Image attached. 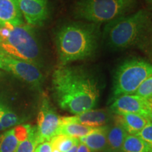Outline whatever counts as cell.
I'll use <instances>...</instances> for the list:
<instances>
[{
	"label": "cell",
	"mask_w": 152,
	"mask_h": 152,
	"mask_svg": "<svg viewBox=\"0 0 152 152\" xmlns=\"http://www.w3.org/2000/svg\"><path fill=\"white\" fill-rule=\"evenodd\" d=\"M77 152H92L91 150L87 147L85 144L81 142H79L78 145H77Z\"/></svg>",
	"instance_id": "4316f807"
},
{
	"label": "cell",
	"mask_w": 152,
	"mask_h": 152,
	"mask_svg": "<svg viewBox=\"0 0 152 152\" xmlns=\"http://www.w3.org/2000/svg\"><path fill=\"white\" fill-rule=\"evenodd\" d=\"M30 125H18L0 135V152H16L19 144L29 135Z\"/></svg>",
	"instance_id": "7c38bea8"
},
{
	"label": "cell",
	"mask_w": 152,
	"mask_h": 152,
	"mask_svg": "<svg viewBox=\"0 0 152 152\" xmlns=\"http://www.w3.org/2000/svg\"><path fill=\"white\" fill-rule=\"evenodd\" d=\"M0 42H1V40H0Z\"/></svg>",
	"instance_id": "e575fe53"
},
{
	"label": "cell",
	"mask_w": 152,
	"mask_h": 152,
	"mask_svg": "<svg viewBox=\"0 0 152 152\" xmlns=\"http://www.w3.org/2000/svg\"><path fill=\"white\" fill-rule=\"evenodd\" d=\"M122 152H152V147L137 134H128L123 142Z\"/></svg>",
	"instance_id": "ac0fdd59"
},
{
	"label": "cell",
	"mask_w": 152,
	"mask_h": 152,
	"mask_svg": "<svg viewBox=\"0 0 152 152\" xmlns=\"http://www.w3.org/2000/svg\"><path fill=\"white\" fill-rule=\"evenodd\" d=\"M128 135V132L124 128L118 123L114 121L113 125L107 127V137L108 148L111 151H119L121 150L123 144L125 137Z\"/></svg>",
	"instance_id": "2e32d148"
},
{
	"label": "cell",
	"mask_w": 152,
	"mask_h": 152,
	"mask_svg": "<svg viewBox=\"0 0 152 152\" xmlns=\"http://www.w3.org/2000/svg\"><path fill=\"white\" fill-rule=\"evenodd\" d=\"M53 152H60V151H58V150L56 149H53Z\"/></svg>",
	"instance_id": "1f68e13d"
},
{
	"label": "cell",
	"mask_w": 152,
	"mask_h": 152,
	"mask_svg": "<svg viewBox=\"0 0 152 152\" xmlns=\"http://www.w3.org/2000/svg\"><path fill=\"white\" fill-rule=\"evenodd\" d=\"M77 138L71 137L64 134H58L50 140L53 149H56L60 152H66L71 149L73 146L79 144Z\"/></svg>",
	"instance_id": "ffe728a7"
},
{
	"label": "cell",
	"mask_w": 152,
	"mask_h": 152,
	"mask_svg": "<svg viewBox=\"0 0 152 152\" xmlns=\"http://www.w3.org/2000/svg\"><path fill=\"white\" fill-rule=\"evenodd\" d=\"M22 15L30 26H42L49 16L47 0H18Z\"/></svg>",
	"instance_id": "30bf717a"
},
{
	"label": "cell",
	"mask_w": 152,
	"mask_h": 152,
	"mask_svg": "<svg viewBox=\"0 0 152 152\" xmlns=\"http://www.w3.org/2000/svg\"><path fill=\"white\" fill-rule=\"evenodd\" d=\"M77 145H78V144H76V145L73 146V147H72L71 149L68 150V151H66V152H77Z\"/></svg>",
	"instance_id": "83f0119b"
},
{
	"label": "cell",
	"mask_w": 152,
	"mask_h": 152,
	"mask_svg": "<svg viewBox=\"0 0 152 152\" xmlns=\"http://www.w3.org/2000/svg\"><path fill=\"white\" fill-rule=\"evenodd\" d=\"M0 69L14 75L17 78L35 88H39L44 77L39 66L0 52Z\"/></svg>",
	"instance_id": "52a82bcc"
},
{
	"label": "cell",
	"mask_w": 152,
	"mask_h": 152,
	"mask_svg": "<svg viewBox=\"0 0 152 152\" xmlns=\"http://www.w3.org/2000/svg\"><path fill=\"white\" fill-rule=\"evenodd\" d=\"M10 23L14 26L23 24L18 0H0V26Z\"/></svg>",
	"instance_id": "4fadbf2b"
},
{
	"label": "cell",
	"mask_w": 152,
	"mask_h": 152,
	"mask_svg": "<svg viewBox=\"0 0 152 152\" xmlns=\"http://www.w3.org/2000/svg\"><path fill=\"white\" fill-rule=\"evenodd\" d=\"M151 18L147 11L140 10L107 23L102 33L104 43L114 51L138 45Z\"/></svg>",
	"instance_id": "3957f363"
},
{
	"label": "cell",
	"mask_w": 152,
	"mask_h": 152,
	"mask_svg": "<svg viewBox=\"0 0 152 152\" xmlns=\"http://www.w3.org/2000/svg\"><path fill=\"white\" fill-rule=\"evenodd\" d=\"M101 35L99 24L73 21L62 26L55 36L57 54L61 65L66 66L93 56L97 50Z\"/></svg>",
	"instance_id": "7a4b0ae2"
},
{
	"label": "cell",
	"mask_w": 152,
	"mask_h": 152,
	"mask_svg": "<svg viewBox=\"0 0 152 152\" xmlns=\"http://www.w3.org/2000/svg\"><path fill=\"white\" fill-rule=\"evenodd\" d=\"M152 75V64L141 58L123 61L115 70L112 94L113 99L121 95L134 94L142 83Z\"/></svg>",
	"instance_id": "8992f818"
},
{
	"label": "cell",
	"mask_w": 152,
	"mask_h": 152,
	"mask_svg": "<svg viewBox=\"0 0 152 152\" xmlns=\"http://www.w3.org/2000/svg\"><path fill=\"white\" fill-rule=\"evenodd\" d=\"M111 112L110 111L104 109H92L73 116L61 117V121L98 128L105 126L111 119Z\"/></svg>",
	"instance_id": "8fae6325"
},
{
	"label": "cell",
	"mask_w": 152,
	"mask_h": 152,
	"mask_svg": "<svg viewBox=\"0 0 152 152\" xmlns=\"http://www.w3.org/2000/svg\"><path fill=\"white\" fill-rule=\"evenodd\" d=\"M38 144L37 129L36 127H31L29 135L24 141L20 142L16 152H34Z\"/></svg>",
	"instance_id": "44dd1931"
},
{
	"label": "cell",
	"mask_w": 152,
	"mask_h": 152,
	"mask_svg": "<svg viewBox=\"0 0 152 152\" xmlns=\"http://www.w3.org/2000/svg\"><path fill=\"white\" fill-rule=\"evenodd\" d=\"M149 123H152V109H151V113H150V114H149Z\"/></svg>",
	"instance_id": "f1b7e54d"
},
{
	"label": "cell",
	"mask_w": 152,
	"mask_h": 152,
	"mask_svg": "<svg viewBox=\"0 0 152 152\" xmlns=\"http://www.w3.org/2000/svg\"><path fill=\"white\" fill-rule=\"evenodd\" d=\"M137 135L147 142L152 147V123H149Z\"/></svg>",
	"instance_id": "cb8c5ba5"
},
{
	"label": "cell",
	"mask_w": 152,
	"mask_h": 152,
	"mask_svg": "<svg viewBox=\"0 0 152 152\" xmlns=\"http://www.w3.org/2000/svg\"><path fill=\"white\" fill-rule=\"evenodd\" d=\"M54 96L61 109L75 114L94 109L100 91L97 77L84 68L61 66L52 75Z\"/></svg>",
	"instance_id": "6da1fadb"
},
{
	"label": "cell",
	"mask_w": 152,
	"mask_h": 152,
	"mask_svg": "<svg viewBox=\"0 0 152 152\" xmlns=\"http://www.w3.org/2000/svg\"><path fill=\"white\" fill-rule=\"evenodd\" d=\"M96 128L78 124V123L64 122L61 121L58 134H64V135L79 139L87 135Z\"/></svg>",
	"instance_id": "e0dca14e"
},
{
	"label": "cell",
	"mask_w": 152,
	"mask_h": 152,
	"mask_svg": "<svg viewBox=\"0 0 152 152\" xmlns=\"http://www.w3.org/2000/svg\"><path fill=\"white\" fill-rule=\"evenodd\" d=\"M23 120L0 102V125L7 129L19 125Z\"/></svg>",
	"instance_id": "d6986e66"
},
{
	"label": "cell",
	"mask_w": 152,
	"mask_h": 152,
	"mask_svg": "<svg viewBox=\"0 0 152 152\" xmlns=\"http://www.w3.org/2000/svg\"><path fill=\"white\" fill-rule=\"evenodd\" d=\"M11 30L4 26H0V40L4 41L10 35Z\"/></svg>",
	"instance_id": "484cf974"
},
{
	"label": "cell",
	"mask_w": 152,
	"mask_h": 152,
	"mask_svg": "<svg viewBox=\"0 0 152 152\" xmlns=\"http://www.w3.org/2000/svg\"><path fill=\"white\" fill-rule=\"evenodd\" d=\"M152 104L147 99L136 94H124L114 98L110 106V111L116 115L134 113L149 120Z\"/></svg>",
	"instance_id": "9c48e42d"
},
{
	"label": "cell",
	"mask_w": 152,
	"mask_h": 152,
	"mask_svg": "<svg viewBox=\"0 0 152 152\" xmlns=\"http://www.w3.org/2000/svg\"><path fill=\"white\" fill-rule=\"evenodd\" d=\"M137 0H77L73 7L75 18L101 25L127 15Z\"/></svg>",
	"instance_id": "277c9868"
},
{
	"label": "cell",
	"mask_w": 152,
	"mask_h": 152,
	"mask_svg": "<svg viewBox=\"0 0 152 152\" xmlns=\"http://www.w3.org/2000/svg\"><path fill=\"white\" fill-rule=\"evenodd\" d=\"M61 123V117L51 106L47 98L42 102L37 115V125L36 127L38 143L51 140L58 135Z\"/></svg>",
	"instance_id": "ba28073f"
},
{
	"label": "cell",
	"mask_w": 152,
	"mask_h": 152,
	"mask_svg": "<svg viewBox=\"0 0 152 152\" xmlns=\"http://www.w3.org/2000/svg\"><path fill=\"white\" fill-rule=\"evenodd\" d=\"M34 152H53V148L50 142H44L38 144Z\"/></svg>",
	"instance_id": "d4e9b609"
},
{
	"label": "cell",
	"mask_w": 152,
	"mask_h": 152,
	"mask_svg": "<svg viewBox=\"0 0 152 152\" xmlns=\"http://www.w3.org/2000/svg\"><path fill=\"white\" fill-rule=\"evenodd\" d=\"M113 120L122 125L130 134H137L149 123L146 118L134 113L116 115L113 117Z\"/></svg>",
	"instance_id": "9a60e30c"
},
{
	"label": "cell",
	"mask_w": 152,
	"mask_h": 152,
	"mask_svg": "<svg viewBox=\"0 0 152 152\" xmlns=\"http://www.w3.org/2000/svg\"><path fill=\"white\" fill-rule=\"evenodd\" d=\"M0 52L40 66L41 48L35 30L30 25L14 26L10 35L0 42Z\"/></svg>",
	"instance_id": "5b68a950"
},
{
	"label": "cell",
	"mask_w": 152,
	"mask_h": 152,
	"mask_svg": "<svg viewBox=\"0 0 152 152\" xmlns=\"http://www.w3.org/2000/svg\"><path fill=\"white\" fill-rule=\"evenodd\" d=\"M106 152H118V151H111V150H109V151H106ZM121 152V151H120ZM122 152V151H121Z\"/></svg>",
	"instance_id": "d6a6232c"
},
{
	"label": "cell",
	"mask_w": 152,
	"mask_h": 152,
	"mask_svg": "<svg viewBox=\"0 0 152 152\" xmlns=\"http://www.w3.org/2000/svg\"><path fill=\"white\" fill-rule=\"evenodd\" d=\"M134 94L147 99L152 97V75L142 83Z\"/></svg>",
	"instance_id": "603a6c76"
},
{
	"label": "cell",
	"mask_w": 152,
	"mask_h": 152,
	"mask_svg": "<svg viewBox=\"0 0 152 152\" xmlns=\"http://www.w3.org/2000/svg\"><path fill=\"white\" fill-rule=\"evenodd\" d=\"M148 100L149 101V102L150 103H151V104H152V97H151V98H149V99H148Z\"/></svg>",
	"instance_id": "4dcf8cb0"
},
{
	"label": "cell",
	"mask_w": 152,
	"mask_h": 152,
	"mask_svg": "<svg viewBox=\"0 0 152 152\" xmlns=\"http://www.w3.org/2000/svg\"><path fill=\"white\" fill-rule=\"evenodd\" d=\"M4 130V128H2V127H1V125H0V131H1V130Z\"/></svg>",
	"instance_id": "836d02e7"
},
{
	"label": "cell",
	"mask_w": 152,
	"mask_h": 152,
	"mask_svg": "<svg viewBox=\"0 0 152 152\" xmlns=\"http://www.w3.org/2000/svg\"><path fill=\"white\" fill-rule=\"evenodd\" d=\"M138 46L152 58V17Z\"/></svg>",
	"instance_id": "7402d4cb"
},
{
	"label": "cell",
	"mask_w": 152,
	"mask_h": 152,
	"mask_svg": "<svg viewBox=\"0 0 152 152\" xmlns=\"http://www.w3.org/2000/svg\"><path fill=\"white\" fill-rule=\"evenodd\" d=\"M107 125L98 127L87 135L79 138V141L87 146L92 152L106 151L108 149Z\"/></svg>",
	"instance_id": "5bb4252c"
},
{
	"label": "cell",
	"mask_w": 152,
	"mask_h": 152,
	"mask_svg": "<svg viewBox=\"0 0 152 152\" xmlns=\"http://www.w3.org/2000/svg\"><path fill=\"white\" fill-rule=\"evenodd\" d=\"M146 1H147L148 4H149V6H151V7H152V0H146Z\"/></svg>",
	"instance_id": "f546056e"
}]
</instances>
